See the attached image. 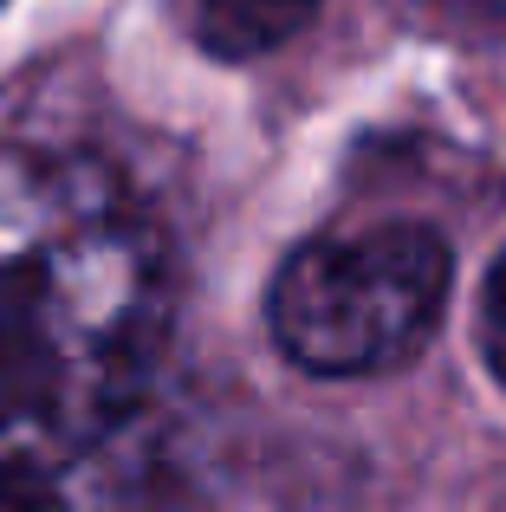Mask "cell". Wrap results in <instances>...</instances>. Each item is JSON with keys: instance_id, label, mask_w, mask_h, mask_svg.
I'll return each instance as SVG.
<instances>
[{"instance_id": "1", "label": "cell", "mask_w": 506, "mask_h": 512, "mask_svg": "<svg viewBox=\"0 0 506 512\" xmlns=\"http://www.w3.org/2000/svg\"><path fill=\"white\" fill-rule=\"evenodd\" d=\"M169 318L156 214L91 156L0 143V474L98 448L150 389Z\"/></svg>"}, {"instance_id": "2", "label": "cell", "mask_w": 506, "mask_h": 512, "mask_svg": "<svg viewBox=\"0 0 506 512\" xmlns=\"http://www.w3.org/2000/svg\"><path fill=\"white\" fill-rule=\"evenodd\" d=\"M442 305V240L429 227H364L292 253L266 292V325L312 376H377L429 344Z\"/></svg>"}, {"instance_id": "3", "label": "cell", "mask_w": 506, "mask_h": 512, "mask_svg": "<svg viewBox=\"0 0 506 512\" xmlns=\"http://www.w3.org/2000/svg\"><path fill=\"white\" fill-rule=\"evenodd\" d=\"M318 0H195V39L215 59H260V52L286 46Z\"/></svg>"}, {"instance_id": "4", "label": "cell", "mask_w": 506, "mask_h": 512, "mask_svg": "<svg viewBox=\"0 0 506 512\" xmlns=\"http://www.w3.org/2000/svg\"><path fill=\"white\" fill-rule=\"evenodd\" d=\"M481 350H487V370L506 383V253L487 273V292H481Z\"/></svg>"}, {"instance_id": "5", "label": "cell", "mask_w": 506, "mask_h": 512, "mask_svg": "<svg viewBox=\"0 0 506 512\" xmlns=\"http://www.w3.org/2000/svg\"><path fill=\"white\" fill-rule=\"evenodd\" d=\"M0 512H65L39 487V474H0Z\"/></svg>"}]
</instances>
